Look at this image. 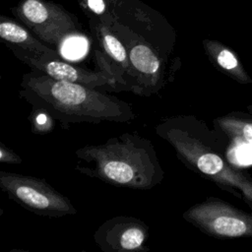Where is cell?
Here are the masks:
<instances>
[{
    "instance_id": "obj_1",
    "label": "cell",
    "mask_w": 252,
    "mask_h": 252,
    "mask_svg": "<svg viewBox=\"0 0 252 252\" xmlns=\"http://www.w3.org/2000/svg\"><path fill=\"white\" fill-rule=\"evenodd\" d=\"M156 132L173 148L186 167L242 199L252 209V177L228 162L226 152L231 141L222 132L210 129L193 115L165 117L157 124Z\"/></svg>"
},
{
    "instance_id": "obj_7",
    "label": "cell",
    "mask_w": 252,
    "mask_h": 252,
    "mask_svg": "<svg viewBox=\"0 0 252 252\" xmlns=\"http://www.w3.org/2000/svg\"><path fill=\"white\" fill-rule=\"evenodd\" d=\"M132 68L133 93L149 96L164 87L171 69L165 67L164 60L149 45L139 42L128 51Z\"/></svg>"
},
{
    "instance_id": "obj_13",
    "label": "cell",
    "mask_w": 252,
    "mask_h": 252,
    "mask_svg": "<svg viewBox=\"0 0 252 252\" xmlns=\"http://www.w3.org/2000/svg\"><path fill=\"white\" fill-rule=\"evenodd\" d=\"M23 159L20 156L14 153L12 150L7 148L3 143L0 144V162L1 163H11L20 164Z\"/></svg>"
},
{
    "instance_id": "obj_2",
    "label": "cell",
    "mask_w": 252,
    "mask_h": 252,
    "mask_svg": "<svg viewBox=\"0 0 252 252\" xmlns=\"http://www.w3.org/2000/svg\"><path fill=\"white\" fill-rule=\"evenodd\" d=\"M19 94L65 128L83 122L123 123L136 118L127 101L94 88L55 80L38 70L23 75Z\"/></svg>"
},
{
    "instance_id": "obj_12",
    "label": "cell",
    "mask_w": 252,
    "mask_h": 252,
    "mask_svg": "<svg viewBox=\"0 0 252 252\" xmlns=\"http://www.w3.org/2000/svg\"><path fill=\"white\" fill-rule=\"evenodd\" d=\"M23 13L31 23L36 25L44 23L48 18L47 9L37 0H27L23 6Z\"/></svg>"
},
{
    "instance_id": "obj_5",
    "label": "cell",
    "mask_w": 252,
    "mask_h": 252,
    "mask_svg": "<svg viewBox=\"0 0 252 252\" xmlns=\"http://www.w3.org/2000/svg\"><path fill=\"white\" fill-rule=\"evenodd\" d=\"M182 218L202 232L219 239L252 237V214L218 197L190 207Z\"/></svg>"
},
{
    "instance_id": "obj_11",
    "label": "cell",
    "mask_w": 252,
    "mask_h": 252,
    "mask_svg": "<svg viewBox=\"0 0 252 252\" xmlns=\"http://www.w3.org/2000/svg\"><path fill=\"white\" fill-rule=\"evenodd\" d=\"M214 127L232 141L245 142L252 146V114L232 111L214 119Z\"/></svg>"
},
{
    "instance_id": "obj_14",
    "label": "cell",
    "mask_w": 252,
    "mask_h": 252,
    "mask_svg": "<svg viewBox=\"0 0 252 252\" xmlns=\"http://www.w3.org/2000/svg\"><path fill=\"white\" fill-rule=\"evenodd\" d=\"M89 7L96 14H101L104 11L103 0H88Z\"/></svg>"
},
{
    "instance_id": "obj_10",
    "label": "cell",
    "mask_w": 252,
    "mask_h": 252,
    "mask_svg": "<svg viewBox=\"0 0 252 252\" xmlns=\"http://www.w3.org/2000/svg\"><path fill=\"white\" fill-rule=\"evenodd\" d=\"M204 47L209 59L219 71L240 85L252 84L251 76L231 48L217 40H205Z\"/></svg>"
},
{
    "instance_id": "obj_4",
    "label": "cell",
    "mask_w": 252,
    "mask_h": 252,
    "mask_svg": "<svg viewBox=\"0 0 252 252\" xmlns=\"http://www.w3.org/2000/svg\"><path fill=\"white\" fill-rule=\"evenodd\" d=\"M0 188L10 199L39 216L59 218L77 213L66 196L41 178L1 170Z\"/></svg>"
},
{
    "instance_id": "obj_3",
    "label": "cell",
    "mask_w": 252,
    "mask_h": 252,
    "mask_svg": "<svg viewBox=\"0 0 252 252\" xmlns=\"http://www.w3.org/2000/svg\"><path fill=\"white\" fill-rule=\"evenodd\" d=\"M75 154L76 170L114 186L148 190L164 179L152 141L137 133H123L102 144L79 148Z\"/></svg>"
},
{
    "instance_id": "obj_15",
    "label": "cell",
    "mask_w": 252,
    "mask_h": 252,
    "mask_svg": "<svg viewBox=\"0 0 252 252\" xmlns=\"http://www.w3.org/2000/svg\"><path fill=\"white\" fill-rule=\"evenodd\" d=\"M247 110H248V112H249L250 114H252V104H250V105L247 106Z\"/></svg>"
},
{
    "instance_id": "obj_6",
    "label": "cell",
    "mask_w": 252,
    "mask_h": 252,
    "mask_svg": "<svg viewBox=\"0 0 252 252\" xmlns=\"http://www.w3.org/2000/svg\"><path fill=\"white\" fill-rule=\"evenodd\" d=\"M149 227L132 217H115L105 220L94 234L96 245L104 252L148 251Z\"/></svg>"
},
{
    "instance_id": "obj_16",
    "label": "cell",
    "mask_w": 252,
    "mask_h": 252,
    "mask_svg": "<svg viewBox=\"0 0 252 252\" xmlns=\"http://www.w3.org/2000/svg\"><path fill=\"white\" fill-rule=\"evenodd\" d=\"M251 210H252V209H251Z\"/></svg>"
},
{
    "instance_id": "obj_9",
    "label": "cell",
    "mask_w": 252,
    "mask_h": 252,
    "mask_svg": "<svg viewBox=\"0 0 252 252\" xmlns=\"http://www.w3.org/2000/svg\"><path fill=\"white\" fill-rule=\"evenodd\" d=\"M0 36L10 43L27 49L26 53L21 56L20 59L31 68L34 64L45 60L59 59V56L55 51L48 49L39 43L33 42L27 31L14 23L2 22L0 24Z\"/></svg>"
},
{
    "instance_id": "obj_8",
    "label": "cell",
    "mask_w": 252,
    "mask_h": 252,
    "mask_svg": "<svg viewBox=\"0 0 252 252\" xmlns=\"http://www.w3.org/2000/svg\"><path fill=\"white\" fill-rule=\"evenodd\" d=\"M32 70H38L51 78L59 81H65L80 84L94 89H105L115 91L114 82L102 71L90 70L84 67L74 65L59 59L45 60L33 65Z\"/></svg>"
}]
</instances>
